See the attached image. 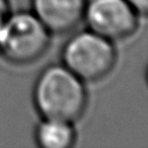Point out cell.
Here are the masks:
<instances>
[{
	"instance_id": "cell-1",
	"label": "cell",
	"mask_w": 148,
	"mask_h": 148,
	"mask_svg": "<svg viewBox=\"0 0 148 148\" xmlns=\"http://www.w3.org/2000/svg\"><path fill=\"white\" fill-rule=\"evenodd\" d=\"M32 103L40 118L75 123L86 111V83L62 64L46 66L32 88Z\"/></svg>"
},
{
	"instance_id": "cell-2",
	"label": "cell",
	"mask_w": 148,
	"mask_h": 148,
	"mask_svg": "<svg viewBox=\"0 0 148 148\" xmlns=\"http://www.w3.org/2000/svg\"><path fill=\"white\" fill-rule=\"evenodd\" d=\"M52 34L31 10H12L0 29V58L14 66L38 61L49 50Z\"/></svg>"
},
{
	"instance_id": "cell-3",
	"label": "cell",
	"mask_w": 148,
	"mask_h": 148,
	"mask_svg": "<svg viewBox=\"0 0 148 148\" xmlns=\"http://www.w3.org/2000/svg\"><path fill=\"white\" fill-rule=\"evenodd\" d=\"M61 64L84 83L108 76L117 62L114 42L84 29L73 34L61 49Z\"/></svg>"
},
{
	"instance_id": "cell-4",
	"label": "cell",
	"mask_w": 148,
	"mask_h": 148,
	"mask_svg": "<svg viewBox=\"0 0 148 148\" xmlns=\"http://www.w3.org/2000/svg\"><path fill=\"white\" fill-rule=\"evenodd\" d=\"M139 17L127 0H89L83 22L91 31L116 42L131 37L138 30Z\"/></svg>"
},
{
	"instance_id": "cell-5",
	"label": "cell",
	"mask_w": 148,
	"mask_h": 148,
	"mask_svg": "<svg viewBox=\"0 0 148 148\" xmlns=\"http://www.w3.org/2000/svg\"><path fill=\"white\" fill-rule=\"evenodd\" d=\"M88 0H30L31 12L52 35L73 31L82 21Z\"/></svg>"
},
{
	"instance_id": "cell-6",
	"label": "cell",
	"mask_w": 148,
	"mask_h": 148,
	"mask_svg": "<svg viewBox=\"0 0 148 148\" xmlns=\"http://www.w3.org/2000/svg\"><path fill=\"white\" fill-rule=\"evenodd\" d=\"M34 139L40 148H69L76 140L74 123L54 118H40L35 128Z\"/></svg>"
},
{
	"instance_id": "cell-7",
	"label": "cell",
	"mask_w": 148,
	"mask_h": 148,
	"mask_svg": "<svg viewBox=\"0 0 148 148\" xmlns=\"http://www.w3.org/2000/svg\"><path fill=\"white\" fill-rule=\"evenodd\" d=\"M12 10L13 9L10 0H0V29L2 28L5 21L7 20Z\"/></svg>"
},
{
	"instance_id": "cell-8",
	"label": "cell",
	"mask_w": 148,
	"mask_h": 148,
	"mask_svg": "<svg viewBox=\"0 0 148 148\" xmlns=\"http://www.w3.org/2000/svg\"><path fill=\"white\" fill-rule=\"evenodd\" d=\"M140 16H148V0H127Z\"/></svg>"
},
{
	"instance_id": "cell-9",
	"label": "cell",
	"mask_w": 148,
	"mask_h": 148,
	"mask_svg": "<svg viewBox=\"0 0 148 148\" xmlns=\"http://www.w3.org/2000/svg\"><path fill=\"white\" fill-rule=\"evenodd\" d=\"M146 80H147V84H148V66H147V71H146Z\"/></svg>"
}]
</instances>
